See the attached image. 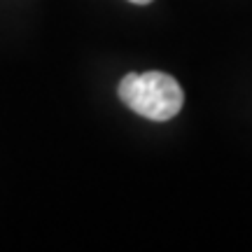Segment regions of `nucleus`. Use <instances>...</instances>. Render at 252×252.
<instances>
[{
  "label": "nucleus",
  "instance_id": "obj_1",
  "mask_svg": "<svg viewBox=\"0 0 252 252\" xmlns=\"http://www.w3.org/2000/svg\"><path fill=\"white\" fill-rule=\"evenodd\" d=\"M119 98L135 115L152 122H168L182 110L185 94L175 77L159 70L128 72L119 82Z\"/></svg>",
  "mask_w": 252,
  "mask_h": 252
},
{
  "label": "nucleus",
  "instance_id": "obj_2",
  "mask_svg": "<svg viewBox=\"0 0 252 252\" xmlns=\"http://www.w3.org/2000/svg\"><path fill=\"white\" fill-rule=\"evenodd\" d=\"M128 2H135V5H150L152 0H128Z\"/></svg>",
  "mask_w": 252,
  "mask_h": 252
}]
</instances>
